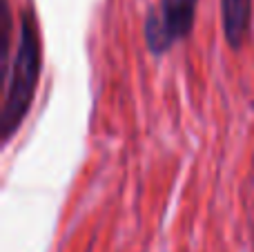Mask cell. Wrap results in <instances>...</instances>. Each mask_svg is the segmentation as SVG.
<instances>
[{
  "label": "cell",
  "instance_id": "cell-1",
  "mask_svg": "<svg viewBox=\"0 0 254 252\" xmlns=\"http://www.w3.org/2000/svg\"><path fill=\"white\" fill-rule=\"evenodd\" d=\"M40 67H43V47H40L38 25H36L34 13L25 11L20 18V40H18V49L9 69L7 92H4L2 114H0V129H2L4 143L18 132L34 103Z\"/></svg>",
  "mask_w": 254,
  "mask_h": 252
},
{
  "label": "cell",
  "instance_id": "cell-2",
  "mask_svg": "<svg viewBox=\"0 0 254 252\" xmlns=\"http://www.w3.org/2000/svg\"><path fill=\"white\" fill-rule=\"evenodd\" d=\"M198 0H161L145 20V43L154 56H163L174 43L190 36Z\"/></svg>",
  "mask_w": 254,
  "mask_h": 252
},
{
  "label": "cell",
  "instance_id": "cell-3",
  "mask_svg": "<svg viewBox=\"0 0 254 252\" xmlns=\"http://www.w3.org/2000/svg\"><path fill=\"white\" fill-rule=\"evenodd\" d=\"M223 31L232 49H241L252 25V0H221Z\"/></svg>",
  "mask_w": 254,
  "mask_h": 252
}]
</instances>
